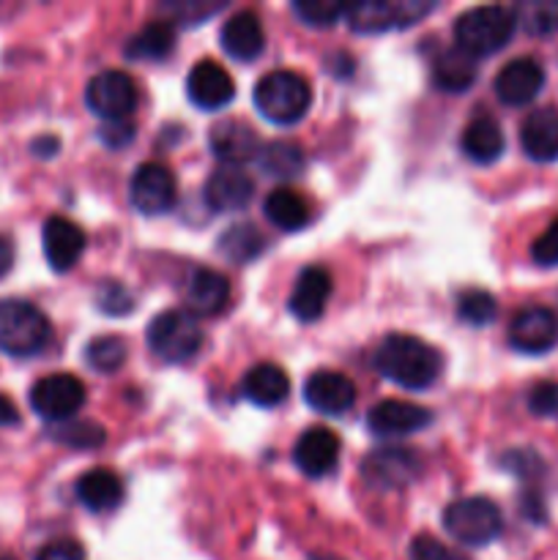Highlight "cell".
<instances>
[{
	"label": "cell",
	"instance_id": "6da1fadb",
	"mask_svg": "<svg viewBox=\"0 0 558 560\" xmlns=\"http://www.w3.org/2000/svg\"><path fill=\"white\" fill-rule=\"evenodd\" d=\"M375 370L405 392H425L441 377L443 359L425 339L388 334L375 350Z\"/></svg>",
	"mask_w": 558,
	"mask_h": 560
},
{
	"label": "cell",
	"instance_id": "7a4b0ae2",
	"mask_svg": "<svg viewBox=\"0 0 558 560\" xmlns=\"http://www.w3.org/2000/svg\"><path fill=\"white\" fill-rule=\"evenodd\" d=\"M514 31H518V16H514V9H507V5H476L454 22L457 49H463L470 58L496 55L498 49L507 47Z\"/></svg>",
	"mask_w": 558,
	"mask_h": 560
},
{
	"label": "cell",
	"instance_id": "3957f363",
	"mask_svg": "<svg viewBox=\"0 0 558 560\" xmlns=\"http://www.w3.org/2000/svg\"><path fill=\"white\" fill-rule=\"evenodd\" d=\"M255 107L277 126L299 124L312 107L310 82L288 69L268 71L255 85Z\"/></svg>",
	"mask_w": 558,
	"mask_h": 560
},
{
	"label": "cell",
	"instance_id": "277c9868",
	"mask_svg": "<svg viewBox=\"0 0 558 560\" xmlns=\"http://www.w3.org/2000/svg\"><path fill=\"white\" fill-rule=\"evenodd\" d=\"M53 337L47 315L25 299L0 301V350L14 359H31L42 353Z\"/></svg>",
	"mask_w": 558,
	"mask_h": 560
},
{
	"label": "cell",
	"instance_id": "5b68a950",
	"mask_svg": "<svg viewBox=\"0 0 558 560\" xmlns=\"http://www.w3.org/2000/svg\"><path fill=\"white\" fill-rule=\"evenodd\" d=\"M146 342L164 364H184L200 353L202 328L189 310H167L153 317Z\"/></svg>",
	"mask_w": 558,
	"mask_h": 560
},
{
	"label": "cell",
	"instance_id": "8992f818",
	"mask_svg": "<svg viewBox=\"0 0 558 560\" xmlns=\"http://www.w3.org/2000/svg\"><path fill=\"white\" fill-rule=\"evenodd\" d=\"M443 528L465 547H485L503 530L501 509L490 498H460L443 512Z\"/></svg>",
	"mask_w": 558,
	"mask_h": 560
},
{
	"label": "cell",
	"instance_id": "52a82bcc",
	"mask_svg": "<svg viewBox=\"0 0 558 560\" xmlns=\"http://www.w3.org/2000/svg\"><path fill=\"white\" fill-rule=\"evenodd\" d=\"M435 9L427 0H399V3H388V0H364V3H353L345 11L350 31L361 33V36H372V33H388L397 27L416 25L421 16H427Z\"/></svg>",
	"mask_w": 558,
	"mask_h": 560
},
{
	"label": "cell",
	"instance_id": "ba28073f",
	"mask_svg": "<svg viewBox=\"0 0 558 560\" xmlns=\"http://www.w3.org/2000/svg\"><path fill=\"white\" fill-rule=\"evenodd\" d=\"M85 405V386L80 377L69 372H55V375L42 377L31 388V408L49 424H63L71 421Z\"/></svg>",
	"mask_w": 558,
	"mask_h": 560
},
{
	"label": "cell",
	"instance_id": "9c48e42d",
	"mask_svg": "<svg viewBox=\"0 0 558 560\" xmlns=\"http://www.w3.org/2000/svg\"><path fill=\"white\" fill-rule=\"evenodd\" d=\"M137 82L126 71L109 69L93 77L85 88V104L93 115L109 120H129L137 109Z\"/></svg>",
	"mask_w": 558,
	"mask_h": 560
},
{
	"label": "cell",
	"instance_id": "30bf717a",
	"mask_svg": "<svg viewBox=\"0 0 558 560\" xmlns=\"http://www.w3.org/2000/svg\"><path fill=\"white\" fill-rule=\"evenodd\" d=\"M175 197H178L175 175L164 164L146 162L131 175L129 200L142 217H162L175 206Z\"/></svg>",
	"mask_w": 558,
	"mask_h": 560
},
{
	"label": "cell",
	"instance_id": "8fae6325",
	"mask_svg": "<svg viewBox=\"0 0 558 560\" xmlns=\"http://www.w3.org/2000/svg\"><path fill=\"white\" fill-rule=\"evenodd\" d=\"M509 345L525 355L550 353L558 345V315L547 306H525L509 323Z\"/></svg>",
	"mask_w": 558,
	"mask_h": 560
},
{
	"label": "cell",
	"instance_id": "7c38bea8",
	"mask_svg": "<svg viewBox=\"0 0 558 560\" xmlns=\"http://www.w3.org/2000/svg\"><path fill=\"white\" fill-rule=\"evenodd\" d=\"M545 88V69L534 58H514L498 71L492 91L507 107H525Z\"/></svg>",
	"mask_w": 558,
	"mask_h": 560
},
{
	"label": "cell",
	"instance_id": "4fadbf2b",
	"mask_svg": "<svg viewBox=\"0 0 558 560\" xmlns=\"http://www.w3.org/2000/svg\"><path fill=\"white\" fill-rule=\"evenodd\" d=\"M186 96L202 113H213L233 102L235 82L224 66L217 60H200L186 77Z\"/></svg>",
	"mask_w": 558,
	"mask_h": 560
},
{
	"label": "cell",
	"instance_id": "5bb4252c",
	"mask_svg": "<svg viewBox=\"0 0 558 560\" xmlns=\"http://www.w3.org/2000/svg\"><path fill=\"white\" fill-rule=\"evenodd\" d=\"M304 399L312 410L337 419V416H345L356 405V386L342 372H312L304 383Z\"/></svg>",
	"mask_w": 558,
	"mask_h": 560
},
{
	"label": "cell",
	"instance_id": "9a60e30c",
	"mask_svg": "<svg viewBox=\"0 0 558 560\" xmlns=\"http://www.w3.org/2000/svg\"><path fill=\"white\" fill-rule=\"evenodd\" d=\"M432 424V413L421 405L403 402V399H386L377 402L367 416V427L377 438H403L427 430Z\"/></svg>",
	"mask_w": 558,
	"mask_h": 560
},
{
	"label": "cell",
	"instance_id": "2e32d148",
	"mask_svg": "<svg viewBox=\"0 0 558 560\" xmlns=\"http://www.w3.org/2000/svg\"><path fill=\"white\" fill-rule=\"evenodd\" d=\"M42 244L49 268L66 273L80 262L82 252H85V233L71 219L49 217L42 228Z\"/></svg>",
	"mask_w": 558,
	"mask_h": 560
},
{
	"label": "cell",
	"instance_id": "e0dca14e",
	"mask_svg": "<svg viewBox=\"0 0 558 560\" xmlns=\"http://www.w3.org/2000/svg\"><path fill=\"white\" fill-rule=\"evenodd\" d=\"M208 142H211L213 156L219 159L228 167H235V164H246L252 159H260V137L244 120H219L217 126L208 135Z\"/></svg>",
	"mask_w": 558,
	"mask_h": 560
},
{
	"label": "cell",
	"instance_id": "ac0fdd59",
	"mask_svg": "<svg viewBox=\"0 0 558 560\" xmlns=\"http://www.w3.org/2000/svg\"><path fill=\"white\" fill-rule=\"evenodd\" d=\"M339 459V438L326 427H310L293 446V463L310 479H323Z\"/></svg>",
	"mask_w": 558,
	"mask_h": 560
},
{
	"label": "cell",
	"instance_id": "d6986e66",
	"mask_svg": "<svg viewBox=\"0 0 558 560\" xmlns=\"http://www.w3.org/2000/svg\"><path fill=\"white\" fill-rule=\"evenodd\" d=\"M419 470V454L408 452V448H381V452H372L364 463L367 481L381 490H397V487L410 485Z\"/></svg>",
	"mask_w": 558,
	"mask_h": 560
},
{
	"label": "cell",
	"instance_id": "ffe728a7",
	"mask_svg": "<svg viewBox=\"0 0 558 560\" xmlns=\"http://www.w3.org/2000/svg\"><path fill=\"white\" fill-rule=\"evenodd\" d=\"M219 38H222L224 52L233 60H241V63H252L266 49V31H263L260 16L249 9L235 11L222 25V36Z\"/></svg>",
	"mask_w": 558,
	"mask_h": 560
},
{
	"label": "cell",
	"instance_id": "44dd1931",
	"mask_svg": "<svg viewBox=\"0 0 558 560\" xmlns=\"http://www.w3.org/2000/svg\"><path fill=\"white\" fill-rule=\"evenodd\" d=\"M202 197H206V206L211 208V211L233 213L249 206L252 197H255V184H252L249 175L241 173V170L219 167L213 170L211 178L206 180Z\"/></svg>",
	"mask_w": 558,
	"mask_h": 560
},
{
	"label": "cell",
	"instance_id": "7402d4cb",
	"mask_svg": "<svg viewBox=\"0 0 558 560\" xmlns=\"http://www.w3.org/2000/svg\"><path fill=\"white\" fill-rule=\"evenodd\" d=\"M328 299H332V273L321 266H310L295 279L288 306L301 323H315L326 312Z\"/></svg>",
	"mask_w": 558,
	"mask_h": 560
},
{
	"label": "cell",
	"instance_id": "603a6c76",
	"mask_svg": "<svg viewBox=\"0 0 558 560\" xmlns=\"http://www.w3.org/2000/svg\"><path fill=\"white\" fill-rule=\"evenodd\" d=\"M520 145L534 162H556L558 159V109L539 107L525 115L520 126Z\"/></svg>",
	"mask_w": 558,
	"mask_h": 560
},
{
	"label": "cell",
	"instance_id": "cb8c5ba5",
	"mask_svg": "<svg viewBox=\"0 0 558 560\" xmlns=\"http://www.w3.org/2000/svg\"><path fill=\"white\" fill-rule=\"evenodd\" d=\"M230 282L213 268H195L186 282V306L195 317H213L228 306Z\"/></svg>",
	"mask_w": 558,
	"mask_h": 560
},
{
	"label": "cell",
	"instance_id": "d4e9b609",
	"mask_svg": "<svg viewBox=\"0 0 558 560\" xmlns=\"http://www.w3.org/2000/svg\"><path fill=\"white\" fill-rule=\"evenodd\" d=\"M77 501L88 512H109L124 501V481L109 468H91L77 479Z\"/></svg>",
	"mask_w": 558,
	"mask_h": 560
},
{
	"label": "cell",
	"instance_id": "484cf974",
	"mask_svg": "<svg viewBox=\"0 0 558 560\" xmlns=\"http://www.w3.org/2000/svg\"><path fill=\"white\" fill-rule=\"evenodd\" d=\"M241 394L257 408H277L288 399L290 381L277 364H257L241 381Z\"/></svg>",
	"mask_w": 558,
	"mask_h": 560
},
{
	"label": "cell",
	"instance_id": "4316f807",
	"mask_svg": "<svg viewBox=\"0 0 558 560\" xmlns=\"http://www.w3.org/2000/svg\"><path fill=\"white\" fill-rule=\"evenodd\" d=\"M463 153L476 164H492L501 159L503 148H507V140H503L501 124L490 115H476L463 131Z\"/></svg>",
	"mask_w": 558,
	"mask_h": 560
},
{
	"label": "cell",
	"instance_id": "83f0119b",
	"mask_svg": "<svg viewBox=\"0 0 558 560\" xmlns=\"http://www.w3.org/2000/svg\"><path fill=\"white\" fill-rule=\"evenodd\" d=\"M476 77H479L476 60L457 47L443 49V52H438V58L432 60V82H435L438 91L443 93L470 91Z\"/></svg>",
	"mask_w": 558,
	"mask_h": 560
},
{
	"label": "cell",
	"instance_id": "f1b7e54d",
	"mask_svg": "<svg viewBox=\"0 0 558 560\" xmlns=\"http://www.w3.org/2000/svg\"><path fill=\"white\" fill-rule=\"evenodd\" d=\"M263 213L271 224H277L284 233H295V230H304L310 224V206H306L304 197L295 189H288V186H279L263 202Z\"/></svg>",
	"mask_w": 558,
	"mask_h": 560
},
{
	"label": "cell",
	"instance_id": "f546056e",
	"mask_svg": "<svg viewBox=\"0 0 558 560\" xmlns=\"http://www.w3.org/2000/svg\"><path fill=\"white\" fill-rule=\"evenodd\" d=\"M175 49V33L170 22H148L126 42L124 52L131 60H164Z\"/></svg>",
	"mask_w": 558,
	"mask_h": 560
},
{
	"label": "cell",
	"instance_id": "4dcf8cb0",
	"mask_svg": "<svg viewBox=\"0 0 558 560\" xmlns=\"http://www.w3.org/2000/svg\"><path fill=\"white\" fill-rule=\"evenodd\" d=\"M263 252H266V235L249 222L233 224V228L224 230L222 238H219V255H222L224 260L235 262V266H246V262L257 260Z\"/></svg>",
	"mask_w": 558,
	"mask_h": 560
},
{
	"label": "cell",
	"instance_id": "1f68e13d",
	"mask_svg": "<svg viewBox=\"0 0 558 560\" xmlns=\"http://www.w3.org/2000/svg\"><path fill=\"white\" fill-rule=\"evenodd\" d=\"M260 170L271 178L290 180L304 170V153L293 142H271L260 151Z\"/></svg>",
	"mask_w": 558,
	"mask_h": 560
},
{
	"label": "cell",
	"instance_id": "d6a6232c",
	"mask_svg": "<svg viewBox=\"0 0 558 560\" xmlns=\"http://www.w3.org/2000/svg\"><path fill=\"white\" fill-rule=\"evenodd\" d=\"M126 355H129V348H126L124 339L113 337V334L91 339L85 348L88 366L98 375H115L126 364Z\"/></svg>",
	"mask_w": 558,
	"mask_h": 560
},
{
	"label": "cell",
	"instance_id": "836d02e7",
	"mask_svg": "<svg viewBox=\"0 0 558 560\" xmlns=\"http://www.w3.org/2000/svg\"><path fill=\"white\" fill-rule=\"evenodd\" d=\"M518 25L531 36H553L558 33V0H528L514 5Z\"/></svg>",
	"mask_w": 558,
	"mask_h": 560
},
{
	"label": "cell",
	"instance_id": "e575fe53",
	"mask_svg": "<svg viewBox=\"0 0 558 560\" xmlns=\"http://www.w3.org/2000/svg\"><path fill=\"white\" fill-rule=\"evenodd\" d=\"M496 315H498V304L487 290L470 288L457 295V317L463 323H468V326H476V328L490 326V323L496 320Z\"/></svg>",
	"mask_w": 558,
	"mask_h": 560
},
{
	"label": "cell",
	"instance_id": "d590c367",
	"mask_svg": "<svg viewBox=\"0 0 558 560\" xmlns=\"http://www.w3.org/2000/svg\"><path fill=\"white\" fill-rule=\"evenodd\" d=\"M290 9H293V14L299 16L304 25L332 27L342 20L345 11H348V5L337 3V0H295Z\"/></svg>",
	"mask_w": 558,
	"mask_h": 560
},
{
	"label": "cell",
	"instance_id": "8d00e7d4",
	"mask_svg": "<svg viewBox=\"0 0 558 560\" xmlns=\"http://www.w3.org/2000/svg\"><path fill=\"white\" fill-rule=\"evenodd\" d=\"M55 441L69 443L74 448H96L107 441V432L96 424V421H82V419H71L58 424L55 430Z\"/></svg>",
	"mask_w": 558,
	"mask_h": 560
},
{
	"label": "cell",
	"instance_id": "74e56055",
	"mask_svg": "<svg viewBox=\"0 0 558 560\" xmlns=\"http://www.w3.org/2000/svg\"><path fill=\"white\" fill-rule=\"evenodd\" d=\"M96 306L109 317H124L135 310V299H131L129 290L118 282H102L96 293Z\"/></svg>",
	"mask_w": 558,
	"mask_h": 560
},
{
	"label": "cell",
	"instance_id": "f35d334b",
	"mask_svg": "<svg viewBox=\"0 0 558 560\" xmlns=\"http://www.w3.org/2000/svg\"><path fill=\"white\" fill-rule=\"evenodd\" d=\"M528 410L536 419H558V381H542L528 392Z\"/></svg>",
	"mask_w": 558,
	"mask_h": 560
},
{
	"label": "cell",
	"instance_id": "ab89813d",
	"mask_svg": "<svg viewBox=\"0 0 558 560\" xmlns=\"http://www.w3.org/2000/svg\"><path fill=\"white\" fill-rule=\"evenodd\" d=\"M410 560H468L463 552L452 550L443 541H438L435 536L419 534L410 541Z\"/></svg>",
	"mask_w": 558,
	"mask_h": 560
},
{
	"label": "cell",
	"instance_id": "60d3db41",
	"mask_svg": "<svg viewBox=\"0 0 558 560\" xmlns=\"http://www.w3.org/2000/svg\"><path fill=\"white\" fill-rule=\"evenodd\" d=\"M224 3H202V0H191V3H164L162 9L167 14L175 16V22H184V25H200L206 16L217 14Z\"/></svg>",
	"mask_w": 558,
	"mask_h": 560
},
{
	"label": "cell",
	"instance_id": "b9f144b4",
	"mask_svg": "<svg viewBox=\"0 0 558 560\" xmlns=\"http://www.w3.org/2000/svg\"><path fill=\"white\" fill-rule=\"evenodd\" d=\"M531 257H534L536 266H545V268L558 266V217L553 219L550 228L534 241V246H531Z\"/></svg>",
	"mask_w": 558,
	"mask_h": 560
},
{
	"label": "cell",
	"instance_id": "7bdbcfd3",
	"mask_svg": "<svg viewBox=\"0 0 558 560\" xmlns=\"http://www.w3.org/2000/svg\"><path fill=\"white\" fill-rule=\"evenodd\" d=\"M36 560H85V550H82L80 541L58 539L49 541L47 547H42Z\"/></svg>",
	"mask_w": 558,
	"mask_h": 560
},
{
	"label": "cell",
	"instance_id": "ee69618b",
	"mask_svg": "<svg viewBox=\"0 0 558 560\" xmlns=\"http://www.w3.org/2000/svg\"><path fill=\"white\" fill-rule=\"evenodd\" d=\"M135 140V124L131 120H109L102 126V142L109 148H126Z\"/></svg>",
	"mask_w": 558,
	"mask_h": 560
},
{
	"label": "cell",
	"instance_id": "f6af8a7d",
	"mask_svg": "<svg viewBox=\"0 0 558 560\" xmlns=\"http://www.w3.org/2000/svg\"><path fill=\"white\" fill-rule=\"evenodd\" d=\"M503 465H507L509 470H514V474L518 476H528L531 470H539L542 465H539V457H536V454H531V452H512V454H507V457H503Z\"/></svg>",
	"mask_w": 558,
	"mask_h": 560
},
{
	"label": "cell",
	"instance_id": "bcb514c9",
	"mask_svg": "<svg viewBox=\"0 0 558 560\" xmlns=\"http://www.w3.org/2000/svg\"><path fill=\"white\" fill-rule=\"evenodd\" d=\"M523 514L528 520H534V523H545L547 512H545V501H542V495H536V492H525V495H523Z\"/></svg>",
	"mask_w": 558,
	"mask_h": 560
},
{
	"label": "cell",
	"instance_id": "7dc6e473",
	"mask_svg": "<svg viewBox=\"0 0 558 560\" xmlns=\"http://www.w3.org/2000/svg\"><path fill=\"white\" fill-rule=\"evenodd\" d=\"M20 424V410L11 402L5 394H0V427H16Z\"/></svg>",
	"mask_w": 558,
	"mask_h": 560
},
{
	"label": "cell",
	"instance_id": "c3c4849f",
	"mask_svg": "<svg viewBox=\"0 0 558 560\" xmlns=\"http://www.w3.org/2000/svg\"><path fill=\"white\" fill-rule=\"evenodd\" d=\"M33 153H36V156H55V153H58V148H60V140L58 137H49V135H44V137H38V140H33Z\"/></svg>",
	"mask_w": 558,
	"mask_h": 560
},
{
	"label": "cell",
	"instance_id": "681fc988",
	"mask_svg": "<svg viewBox=\"0 0 558 560\" xmlns=\"http://www.w3.org/2000/svg\"><path fill=\"white\" fill-rule=\"evenodd\" d=\"M11 266H14V246L5 235H0V279L11 271Z\"/></svg>",
	"mask_w": 558,
	"mask_h": 560
},
{
	"label": "cell",
	"instance_id": "f907efd6",
	"mask_svg": "<svg viewBox=\"0 0 558 560\" xmlns=\"http://www.w3.org/2000/svg\"><path fill=\"white\" fill-rule=\"evenodd\" d=\"M310 560H339L337 556H326V552H323V556H321V552H315V556H312Z\"/></svg>",
	"mask_w": 558,
	"mask_h": 560
},
{
	"label": "cell",
	"instance_id": "816d5d0a",
	"mask_svg": "<svg viewBox=\"0 0 558 560\" xmlns=\"http://www.w3.org/2000/svg\"><path fill=\"white\" fill-rule=\"evenodd\" d=\"M0 560H16V558H11V556H0Z\"/></svg>",
	"mask_w": 558,
	"mask_h": 560
}]
</instances>
